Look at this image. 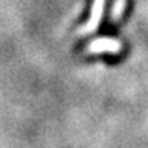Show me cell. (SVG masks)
<instances>
[{
  "label": "cell",
  "mask_w": 148,
  "mask_h": 148,
  "mask_svg": "<svg viewBox=\"0 0 148 148\" xmlns=\"http://www.w3.org/2000/svg\"><path fill=\"white\" fill-rule=\"evenodd\" d=\"M122 48H123V45L117 38L99 36L87 43L84 51L87 54H119L122 51Z\"/></svg>",
  "instance_id": "cell-1"
},
{
  "label": "cell",
  "mask_w": 148,
  "mask_h": 148,
  "mask_svg": "<svg viewBox=\"0 0 148 148\" xmlns=\"http://www.w3.org/2000/svg\"><path fill=\"white\" fill-rule=\"evenodd\" d=\"M125 8H127V0H114L110 7V15H109V20L112 23H117L120 21V18L125 13Z\"/></svg>",
  "instance_id": "cell-3"
},
{
  "label": "cell",
  "mask_w": 148,
  "mask_h": 148,
  "mask_svg": "<svg viewBox=\"0 0 148 148\" xmlns=\"http://www.w3.org/2000/svg\"><path fill=\"white\" fill-rule=\"evenodd\" d=\"M106 2L107 0H94L92 2V8H90L89 18L77 28V35L79 36H89L99 28L104 16V8H106Z\"/></svg>",
  "instance_id": "cell-2"
}]
</instances>
